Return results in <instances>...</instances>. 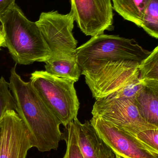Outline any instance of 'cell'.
Masks as SVG:
<instances>
[{
	"label": "cell",
	"mask_w": 158,
	"mask_h": 158,
	"mask_svg": "<svg viewBox=\"0 0 158 158\" xmlns=\"http://www.w3.org/2000/svg\"><path fill=\"white\" fill-rule=\"evenodd\" d=\"M151 52L134 39L104 33L77 48L75 56L81 75L96 100L134 78L139 74V66Z\"/></svg>",
	"instance_id": "obj_1"
},
{
	"label": "cell",
	"mask_w": 158,
	"mask_h": 158,
	"mask_svg": "<svg viewBox=\"0 0 158 158\" xmlns=\"http://www.w3.org/2000/svg\"><path fill=\"white\" fill-rule=\"evenodd\" d=\"M10 71L9 88L14 97L16 112L31 135L33 147L41 152L57 150L62 138L61 122L36 93L30 82Z\"/></svg>",
	"instance_id": "obj_2"
},
{
	"label": "cell",
	"mask_w": 158,
	"mask_h": 158,
	"mask_svg": "<svg viewBox=\"0 0 158 158\" xmlns=\"http://www.w3.org/2000/svg\"><path fill=\"white\" fill-rule=\"evenodd\" d=\"M4 47L16 64L46 62L51 52L36 22L29 20L16 4L0 19Z\"/></svg>",
	"instance_id": "obj_3"
},
{
	"label": "cell",
	"mask_w": 158,
	"mask_h": 158,
	"mask_svg": "<svg viewBox=\"0 0 158 158\" xmlns=\"http://www.w3.org/2000/svg\"><path fill=\"white\" fill-rule=\"evenodd\" d=\"M29 82L65 128L77 118L80 104L74 82L56 77L45 70L32 73Z\"/></svg>",
	"instance_id": "obj_4"
},
{
	"label": "cell",
	"mask_w": 158,
	"mask_h": 158,
	"mask_svg": "<svg viewBox=\"0 0 158 158\" xmlns=\"http://www.w3.org/2000/svg\"><path fill=\"white\" fill-rule=\"evenodd\" d=\"M74 18L57 11L43 12L36 21L51 54L48 60L68 58L75 55L78 41L73 36Z\"/></svg>",
	"instance_id": "obj_5"
},
{
	"label": "cell",
	"mask_w": 158,
	"mask_h": 158,
	"mask_svg": "<svg viewBox=\"0 0 158 158\" xmlns=\"http://www.w3.org/2000/svg\"><path fill=\"white\" fill-rule=\"evenodd\" d=\"M92 113L93 117L100 118L135 136L144 130L158 129L143 118L131 98L104 97L96 99Z\"/></svg>",
	"instance_id": "obj_6"
},
{
	"label": "cell",
	"mask_w": 158,
	"mask_h": 158,
	"mask_svg": "<svg viewBox=\"0 0 158 158\" xmlns=\"http://www.w3.org/2000/svg\"><path fill=\"white\" fill-rule=\"evenodd\" d=\"M70 2L74 21L86 36L101 35L114 28L111 0H70Z\"/></svg>",
	"instance_id": "obj_7"
},
{
	"label": "cell",
	"mask_w": 158,
	"mask_h": 158,
	"mask_svg": "<svg viewBox=\"0 0 158 158\" xmlns=\"http://www.w3.org/2000/svg\"><path fill=\"white\" fill-rule=\"evenodd\" d=\"M90 122L116 155L125 158H158V152L131 134L100 118L93 117Z\"/></svg>",
	"instance_id": "obj_8"
},
{
	"label": "cell",
	"mask_w": 158,
	"mask_h": 158,
	"mask_svg": "<svg viewBox=\"0 0 158 158\" xmlns=\"http://www.w3.org/2000/svg\"><path fill=\"white\" fill-rule=\"evenodd\" d=\"M0 124V158H26L33 148L31 135L15 110L6 111Z\"/></svg>",
	"instance_id": "obj_9"
},
{
	"label": "cell",
	"mask_w": 158,
	"mask_h": 158,
	"mask_svg": "<svg viewBox=\"0 0 158 158\" xmlns=\"http://www.w3.org/2000/svg\"><path fill=\"white\" fill-rule=\"evenodd\" d=\"M73 122L78 144L84 158H116V154L98 135L90 121L82 123L76 118Z\"/></svg>",
	"instance_id": "obj_10"
},
{
	"label": "cell",
	"mask_w": 158,
	"mask_h": 158,
	"mask_svg": "<svg viewBox=\"0 0 158 158\" xmlns=\"http://www.w3.org/2000/svg\"><path fill=\"white\" fill-rule=\"evenodd\" d=\"M133 100L143 118L158 127V87L144 85Z\"/></svg>",
	"instance_id": "obj_11"
},
{
	"label": "cell",
	"mask_w": 158,
	"mask_h": 158,
	"mask_svg": "<svg viewBox=\"0 0 158 158\" xmlns=\"http://www.w3.org/2000/svg\"><path fill=\"white\" fill-rule=\"evenodd\" d=\"M45 63V71L56 77L75 83L80 77V70L75 55L68 58L48 60Z\"/></svg>",
	"instance_id": "obj_12"
},
{
	"label": "cell",
	"mask_w": 158,
	"mask_h": 158,
	"mask_svg": "<svg viewBox=\"0 0 158 158\" xmlns=\"http://www.w3.org/2000/svg\"><path fill=\"white\" fill-rule=\"evenodd\" d=\"M151 0H112L113 9L120 15L141 27L146 9Z\"/></svg>",
	"instance_id": "obj_13"
},
{
	"label": "cell",
	"mask_w": 158,
	"mask_h": 158,
	"mask_svg": "<svg viewBox=\"0 0 158 158\" xmlns=\"http://www.w3.org/2000/svg\"><path fill=\"white\" fill-rule=\"evenodd\" d=\"M138 70L139 77L144 85L158 87V46L142 61Z\"/></svg>",
	"instance_id": "obj_14"
},
{
	"label": "cell",
	"mask_w": 158,
	"mask_h": 158,
	"mask_svg": "<svg viewBox=\"0 0 158 158\" xmlns=\"http://www.w3.org/2000/svg\"><path fill=\"white\" fill-rule=\"evenodd\" d=\"M141 27L153 38L158 39V0H151L145 11Z\"/></svg>",
	"instance_id": "obj_15"
},
{
	"label": "cell",
	"mask_w": 158,
	"mask_h": 158,
	"mask_svg": "<svg viewBox=\"0 0 158 158\" xmlns=\"http://www.w3.org/2000/svg\"><path fill=\"white\" fill-rule=\"evenodd\" d=\"M144 86V84L140 79L139 74L124 86L105 97L133 99Z\"/></svg>",
	"instance_id": "obj_16"
},
{
	"label": "cell",
	"mask_w": 158,
	"mask_h": 158,
	"mask_svg": "<svg viewBox=\"0 0 158 158\" xmlns=\"http://www.w3.org/2000/svg\"><path fill=\"white\" fill-rule=\"evenodd\" d=\"M66 129L67 132L66 150L64 158H84L78 143L77 133L73 121L68 124Z\"/></svg>",
	"instance_id": "obj_17"
},
{
	"label": "cell",
	"mask_w": 158,
	"mask_h": 158,
	"mask_svg": "<svg viewBox=\"0 0 158 158\" xmlns=\"http://www.w3.org/2000/svg\"><path fill=\"white\" fill-rule=\"evenodd\" d=\"M15 110V103L8 82L2 77L0 78V121L6 111Z\"/></svg>",
	"instance_id": "obj_18"
},
{
	"label": "cell",
	"mask_w": 158,
	"mask_h": 158,
	"mask_svg": "<svg viewBox=\"0 0 158 158\" xmlns=\"http://www.w3.org/2000/svg\"><path fill=\"white\" fill-rule=\"evenodd\" d=\"M158 129L144 130L136 135L135 137L155 151L158 152Z\"/></svg>",
	"instance_id": "obj_19"
},
{
	"label": "cell",
	"mask_w": 158,
	"mask_h": 158,
	"mask_svg": "<svg viewBox=\"0 0 158 158\" xmlns=\"http://www.w3.org/2000/svg\"><path fill=\"white\" fill-rule=\"evenodd\" d=\"M15 4V0H0V19Z\"/></svg>",
	"instance_id": "obj_20"
},
{
	"label": "cell",
	"mask_w": 158,
	"mask_h": 158,
	"mask_svg": "<svg viewBox=\"0 0 158 158\" xmlns=\"http://www.w3.org/2000/svg\"><path fill=\"white\" fill-rule=\"evenodd\" d=\"M4 47V40L1 31L0 32V50H1L2 47Z\"/></svg>",
	"instance_id": "obj_21"
},
{
	"label": "cell",
	"mask_w": 158,
	"mask_h": 158,
	"mask_svg": "<svg viewBox=\"0 0 158 158\" xmlns=\"http://www.w3.org/2000/svg\"><path fill=\"white\" fill-rule=\"evenodd\" d=\"M1 140H2V128L0 124V147H1Z\"/></svg>",
	"instance_id": "obj_22"
},
{
	"label": "cell",
	"mask_w": 158,
	"mask_h": 158,
	"mask_svg": "<svg viewBox=\"0 0 158 158\" xmlns=\"http://www.w3.org/2000/svg\"><path fill=\"white\" fill-rule=\"evenodd\" d=\"M116 158H125L121 156H119V155H116Z\"/></svg>",
	"instance_id": "obj_23"
},
{
	"label": "cell",
	"mask_w": 158,
	"mask_h": 158,
	"mask_svg": "<svg viewBox=\"0 0 158 158\" xmlns=\"http://www.w3.org/2000/svg\"><path fill=\"white\" fill-rule=\"evenodd\" d=\"M1 32V25H0V32Z\"/></svg>",
	"instance_id": "obj_24"
}]
</instances>
